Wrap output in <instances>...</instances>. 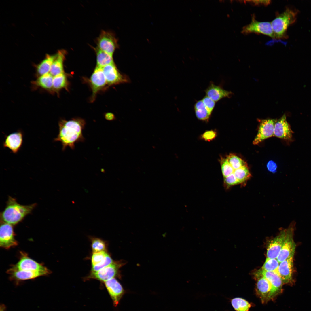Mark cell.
I'll return each mask as SVG.
<instances>
[{"mask_svg": "<svg viewBox=\"0 0 311 311\" xmlns=\"http://www.w3.org/2000/svg\"><path fill=\"white\" fill-rule=\"evenodd\" d=\"M295 224V222H292L289 227L286 229V236L284 242L276 258L279 263L290 257L294 256L296 248V244L293 238Z\"/></svg>", "mask_w": 311, "mask_h": 311, "instance_id": "obj_5", "label": "cell"}, {"mask_svg": "<svg viewBox=\"0 0 311 311\" xmlns=\"http://www.w3.org/2000/svg\"><path fill=\"white\" fill-rule=\"evenodd\" d=\"M56 54H47L44 59L36 66L37 73L39 76L50 72L52 65L55 59Z\"/></svg>", "mask_w": 311, "mask_h": 311, "instance_id": "obj_24", "label": "cell"}, {"mask_svg": "<svg viewBox=\"0 0 311 311\" xmlns=\"http://www.w3.org/2000/svg\"><path fill=\"white\" fill-rule=\"evenodd\" d=\"M106 288L112 300L113 305L116 307L124 294L122 286L115 278L104 282Z\"/></svg>", "mask_w": 311, "mask_h": 311, "instance_id": "obj_13", "label": "cell"}, {"mask_svg": "<svg viewBox=\"0 0 311 311\" xmlns=\"http://www.w3.org/2000/svg\"><path fill=\"white\" fill-rule=\"evenodd\" d=\"M221 161L222 172L224 178L234 173V170L226 158L222 159Z\"/></svg>", "mask_w": 311, "mask_h": 311, "instance_id": "obj_34", "label": "cell"}, {"mask_svg": "<svg viewBox=\"0 0 311 311\" xmlns=\"http://www.w3.org/2000/svg\"><path fill=\"white\" fill-rule=\"evenodd\" d=\"M36 205V203L29 205L20 204L15 198L9 196L6 206L1 214L2 222L12 225H16L30 214Z\"/></svg>", "mask_w": 311, "mask_h": 311, "instance_id": "obj_2", "label": "cell"}, {"mask_svg": "<svg viewBox=\"0 0 311 311\" xmlns=\"http://www.w3.org/2000/svg\"><path fill=\"white\" fill-rule=\"evenodd\" d=\"M190 10H191V11L192 12V10L191 9H190Z\"/></svg>", "mask_w": 311, "mask_h": 311, "instance_id": "obj_42", "label": "cell"}, {"mask_svg": "<svg viewBox=\"0 0 311 311\" xmlns=\"http://www.w3.org/2000/svg\"><path fill=\"white\" fill-rule=\"evenodd\" d=\"M0 227V246L9 249L16 246L18 243L14 238L12 225L2 222Z\"/></svg>", "mask_w": 311, "mask_h": 311, "instance_id": "obj_11", "label": "cell"}, {"mask_svg": "<svg viewBox=\"0 0 311 311\" xmlns=\"http://www.w3.org/2000/svg\"><path fill=\"white\" fill-rule=\"evenodd\" d=\"M86 124L85 120L79 117L73 118L69 120H60L58 123V133L54 141L61 142L62 151H64L67 147L74 150L76 143L84 142L85 141L83 131Z\"/></svg>", "mask_w": 311, "mask_h": 311, "instance_id": "obj_1", "label": "cell"}, {"mask_svg": "<svg viewBox=\"0 0 311 311\" xmlns=\"http://www.w3.org/2000/svg\"><path fill=\"white\" fill-rule=\"evenodd\" d=\"M292 134L293 131L287 120L285 114L276 120L274 125V136L286 140H290L292 138Z\"/></svg>", "mask_w": 311, "mask_h": 311, "instance_id": "obj_15", "label": "cell"}, {"mask_svg": "<svg viewBox=\"0 0 311 311\" xmlns=\"http://www.w3.org/2000/svg\"><path fill=\"white\" fill-rule=\"evenodd\" d=\"M208 111L211 114L215 105V102L206 96L202 100Z\"/></svg>", "mask_w": 311, "mask_h": 311, "instance_id": "obj_36", "label": "cell"}, {"mask_svg": "<svg viewBox=\"0 0 311 311\" xmlns=\"http://www.w3.org/2000/svg\"><path fill=\"white\" fill-rule=\"evenodd\" d=\"M257 290L259 296L263 302L268 301L276 295L270 282L262 276L257 280Z\"/></svg>", "mask_w": 311, "mask_h": 311, "instance_id": "obj_14", "label": "cell"}, {"mask_svg": "<svg viewBox=\"0 0 311 311\" xmlns=\"http://www.w3.org/2000/svg\"><path fill=\"white\" fill-rule=\"evenodd\" d=\"M194 109L196 116L198 119L204 121L208 120L211 113L208 110L202 100L196 102L194 105Z\"/></svg>", "mask_w": 311, "mask_h": 311, "instance_id": "obj_27", "label": "cell"}, {"mask_svg": "<svg viewBox=\"0 0 311 311\" xmlns=\"http://www.w3.org/2000/svg\"><path fill=\"white\" fill-rule=\"evenodd\" d=\"M267 167L268 170L271 172L274 173L276 171L277 165L276 163L272 161L268 162L267 164Z\"/></svg>", "mask_w": 311, "mask_h": 311, "instance_id": "obj_38", "label": "cell"}, {"mask_svg": "<svg viewBox=\"0 0 311 311\" xmlns=\"http://www.w3.org/2000/svg\"><path fill=\"white\" fill-rule=\"evenodd\" d=\"M120 261H114L110 264L96 272H91L89 275L84 279L88 280L94 279L105 282L119 275L120 268L123 265Z\"/></svg>", "mask_w": 311, "mask_h": 311, "instance_id": "obj_4", "label": "cell"}, {"mask_svg": "<svg viewBox=\"0 0 311 311\" xmlns=\"http://www.w3.org/2000/svg\"><path fill=\"white\" fill-rule=\"evenodd\" d=\"M96 56V66L103 67L114 63L113 55L101 50L97 47L94 48Z\"/></svg>", "mask_w": 311, "mask_h": 311, "instance_id": "obj_26", "label": "cell"}, {"mask_svg": "<svg viewBox=\"0 0 311 311\" xmlns=\"http://www.w3.org/2000/svg\"><path fill=\"white\" fill-rule=\"evenodd\" d=\"M224 182L225 186L227 188L239 184L234 173L224 178Z\"/></svg>", "mask_w": 311, "mask_h": 311, "instance_id": "obj_35", "label": "cell"}, {"mask_svg": "<svg viewBox=\"0 0 311 311\" xmlns=\"http://www.w3.org/2000/svg\"><path fill=\"white\" fill-rule=\"evenodd\" d=\"M247 2H249L252 4L257 5H267L270 4V0H252L246 1Z\"/></svg>", "mask_w": 311, "mask_h": 311, "instance_id": "obj_39", "label": "cell"}, {"mask_svg": "<svg viewBox=\"0 0 311 311\" xmlns=\"http://www.w3.org/2000/svg\"><path fill=\"white\" fill-rule=\"evenodd\" d=\"M7 272L10 275L11 279L19 281L34 279L46 275L50 273V271L16 270L10 268L7 270Z\"/></svg>", "mask_w": 311, "mask_h": 311, "instance_id": "obj_16", "label": "cell"}, {"mask_svg": "<svg viewBox=\"0 0 311 311\" xmlns=\"http://www.w3.org/2000/svg\"><path fill=\"white\" fill-rule=\"evenodd\" d=\"M279 264V263L277 259L266 258L262 267L261 270L267 271L274 272L278 274V268Z\"/></svg>", "mask_w": 311, "mask_h": 311, "instance_id": "obj_33", "label": "cell"}, {"mask_svg": "<svg viewBox=\"0 0 311 311\" xmlns=\"http://www.w3.org/2000/svg\"><path fill=\"white\" fill-rule=\"evenodd\" d=\"M226 159L234 170L247 165V163L243 160L233 154H229Z\"/></svg>", "mask_w": 311, "mask_h": 311, "instance_id": "obj_31", "label": "cell"}, {"mask_svg": "<svg viewBox=\"0 0 311 311\" xmlns=\"http://www.w3.org/2000/svg\"><path fill=\"white\" fill-rule=\"evenodd\" d=\"M102 69L108 85L128 83L129 81L127 76L120 73L114 63L103 67Z\"/></svg>", "mask_w": 311, "mask_h": 311, "instance_id": "obj_8", "label": "cell"}, {"mask_svg": "<svg viewBox=\"0 0 311 311\" xmlns=\"http://www.w3.org/2000/svg\"><path fill=\"white\" fill-rule=\"evenodd\" d=\"M286 236V229L282 230L279 235L270 242L267 248V258L276 259L283 244Z\"/></svg>", "mask_w": 311, "mask_h": 311, "instance_id": "obj_17", "label": "cell"}, {"mask_svg": "<svg viewBox=\"0 0 311 311\" xmlns=\"http://www.w3.org/2000/svg\"><path fill=\"white\" fill-rule=\"evenodd\" d=\"M257 276L265 277L268 280L272 286L276 295L281 292L283 283L278 273L274 272L267 271L261 270L257 272Z\"/></svg>", "mask_w": 311, "mask_h": 311, "instance_id": "obj_21", "label": "cell"}, {"mask_svg": "<svg viewBox=\"0 0 311 311\" xmlns=\"http://www.w3.org/2000/svg\"><path fill=\"white\" fill-rule=\"evenodd\" d=\"M276 120L272 119L260 120L258 133L253 141V144L257 145L265 139L274 136V125Z\"/></svg>", "mask_w": 311, "mask_h": 311, "instance_id": "obj_9", "label": "cell"}, {"mask_svg": "<svg viewBox=\"0 0 311 311\" xmlns=\"http://www.w3.org/2000/svg\"><path fill=\"white\" fill-rule=\"evenodd\" d=\"M231 302L233 307L237 311H249L251 306L247 301L242 298H234Z\"/></svg>", "mask_w": 311, "mask_h": 311, "instance_id": "obj_30", "label": "cell"}, {"mask_svg": "<svg viewBox=\"0 0 311 311\" xmlns=\"http://www.w3.org/2000/svg\"><path fill=\"white\" fill-rule=\"evenodd\" d=\"M6 308L5 306L3 304H1L0 307V311H5Z\"/></svg>", "mask_w": 311, "mask_h": 311, "instance_id": "obj_41", "label": "cell"}, {"mask_svg": "<svg viewBox=\"0 0 311 311\" xmlns=\"http://www.w3.org/2000/svg\"><path fill=\"white\" fill-rule=\"evenodd\" d=\"M299 12L297 9L287 7L283 12L277 14L271 22L275 39H281L288 38L287 29L295 22Z\"/></svg>", "mask_w": 311, "mask_h": 311, "instance_id": "obj_3", "label": "cell"}, {"mask_svg": "<svg viewBox=\"0 0 311 311\" xmlns=\"http://www.w3.org/2000/svg\"><path fill=\"white\" fill-rule=\"evenodd\" d=\"M216 135L215 131L211 130L205 132L202 134V137L205 141H210L215 138Z\"/></svg>", "mask_w": 311, "mask_h": 311, "instance_id": "obj_37", "label": "cell"}, {"mask_svg": "<svg viewBox=\"0 0 311 311\" xmlns=\"http://www.w3.org/2000/svg\"><path fill=\"white\" fill-rule=\"evenodd\" d=\"M18 262L12 269L16 270L27 271H44L50 270L42 264L39 263L28 257L25 253L21 252Z\"/></svg>", "mask_w": 311, "mask_h": 311, "instance_id": "obj_12", "label": "cell"}, {"mask_svg": "<svg viewBox=\"0 0 311 311\" xmlns=\"http://www.w3.org/2000/svg\"><path fill=\"white\" fill-rule=\"evenodd\" d=\"M23 134L22 131H18L5 136L3 145L7 148L14 154L17 153L20 149L23 142Z\"/></svg>", "mask_w": 311, "mask_h": 311, "instance_id": "obj_18", "label": "cell"}, {"mask_svg": "<svg viewBox=\"0 0 311 311\" xmlns=\"http://www.w3.org/2000/svg\"><path fill=\"white\" fill-rule=\"evenodd\" d=\"M233 173L239 184H242L245 182L251 176L247 165L234 170Z\"/></svg>", "mask_w": 311, "mask_h": 311, "instance_id": "obj_29", "label": "cell"}, {"mask_svg": "<svg viewBox=\"0 0 311 311\" xmlns=\"http://www.w3.org/2000/svg\"><path fill=\"white\" fill-rule=\"evenodd\" d=\"M53 76L50 73L39 76L33 82L34 85L49 91H53Z\"/></svg>", "mask_w": 311, "mask_h": 311, "instance_id": "obj_25", "label": "cell"}, {"mask_svg": "<svg viewBox=\"0 0 311 311\" xmlns=\"http://www.w3.org/2000/svg\"><path fill=\"white\" fill-rule=\"evenodd\" d=\"M68 84L67 76L64 72L54 76L53 91L57 92L63 88L67 89Z\"/></svg>", "mask_w": 311, "mask_h": 311, "instance_id": "obj_28", "label": "cell"}, {"mask_svg": "<svg viewBox=\"0 0 311 311\" xmlns=\"http://www.w3.org/2000/svg\"><path fill=\"white\" fill-rule=\"evenodd\" d=\"M205 92L206 96L215 102H218L224 98L230 97L232 94L231 91L225 90L212 83H210L205 90Z\"/></svg>", "mask_w": 311, "mask_h": 311, "instance_id": "obj_22", "label": "cell"}, {"mask_svg": "<svg viewBox=\"0 0 311 311\" xmlns=\"http://www.w3.org/2000/svg\"><path fill=\"white\" fill-rule=\"evenodd\" d=\"M293 259L292 256L279 263L278 272L283 283H293Z\"/></svg>", "mask_w": 311, "mask_h": 311, "instance_id": "obj_19", "label": "cell"}, {"mask_svg": "<svg viewBox=\"0 0 311 311\" xmlns=\"http://www.w3.org/2000/svg\"><path fill=\"white\" fill-rule=\"evenodd\" d=\"M92 90L91 100L93 101L98 92L107 84L102 67L96 66L90 80Z\"/></svg>", "mask_w": 311, "mask_h": 311, "instance_id": "obj_10", "label": "cell"}, {"mask_svg": "<svg viewBox=\"0 0 311 311\" xmlns=\"http://www.w3.org/2000/svg\"><path fill=\"white\" fill-rule=\"evenodd\" d=\"M64 49L58 50L51 68L50 73L53 76L64 72L63 63L67 54Z\"/></svg>", "mask_w": 311, "mask_h": 311, "instance_id": "obj_23", "label": "cell"}, {"mask_svg": "<svg viewBox=\"0 0 311 311\" xmlns=\"http://www.w3.org/2000/svg\"><path fill=\"white\" fill-rule=\"evenodd\" d=\"M241 33L245 34L251 33L261 34L275 39L271 22L257 21L254 14L252 16L250 23L242 28Z\"/></svg>", "mask_w": 311, "mask_h": 311, "instance_id": "obj_6", "label": "cell"}, {"mask_svg": "<svg viewBox=\"0 0 311 311\" xmlns=\"http://www.w3.org/2000/svg\"><path fill=\"white\" fill-rule=\"evenodd\" d=\"M96 44L99 49L112 55L118 47L117 40L113 33L103 30L97 38Z\"/></svg>", "mask_w": 311, "mask_h": 311, "instance_id": "obj_7", "label": "cell"}, {"mask_svg": "<svg viewBox=\"0 0 311 311\" xmlns=\"http://www.w3.org/2000/svg\"><path fill=\"white\" fill-rule=\"evenodd\" d=\"M105 119L109 121L113 120L115 119V117L114 115L111 113H107L105 115Z\"/></svg>", "mask_w": 311, "mask_h": 311, "instance_id": "obj_40", "label": "cell"}, {"mask_svg": "<svg viewBox=\"0 0 311 311\" xmlns=\"http://www.w3.org/2000/svg\"><path fill=\"white\" fill-rule=\"evenodd\" d=\"M91 262L92 266L98 271L110 264L112 260L107 251H101L92 253Z\"/></svg>", "mask_w": 311, "mask_h": 311, "instance_id": "obj_20", "label": "cell"}, {"mask_svg": "<svg viewBox=\"0 0 311 311\" xmlns=\"http://www.w3.org/2000/svg\"><path fill=\"white\" fill-rule=\"evenodd\" d=\"M91 240L92 253L107 251V244L103 240L98 238H92Z\"/></svg>", "mask_w": 311, "mask_h": 311, "instance_id": "obj_32", "label": "cell"}]
</instances>
